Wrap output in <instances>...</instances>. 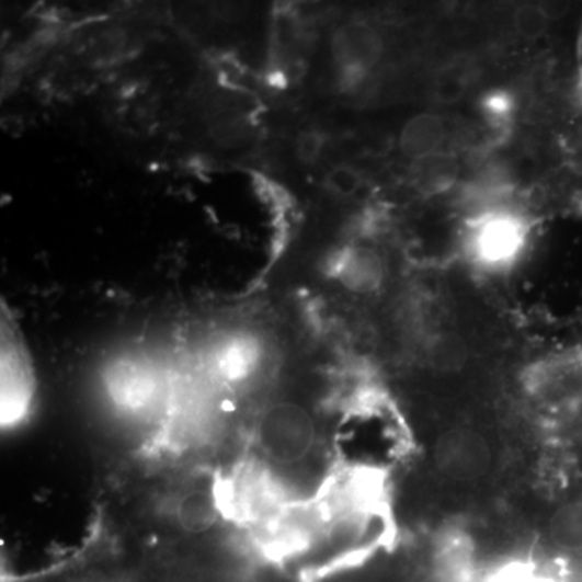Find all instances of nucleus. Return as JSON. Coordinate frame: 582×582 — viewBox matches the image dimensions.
I'll return each mask as SVG.
<instances>
[{"label":"nucleus","instance_id":"obj_1","mask_svg":"<svg viewBox=\"0 0 582 582\" xmlns=\"http://www.w3.org/2000/svg\"><path fill=\"white\" fill-rule=\"evenodd\" d=\"M258 445L269 461L295 466L308 459L318 442L315 418L301 404L278 401L258 422Z\"/></svg>","mask_w":582,"mask_h":582},{"label":"nucleus","instance_id":"obj_2","mask_svg":"<svg viewBox=\"0 0 582 582\" xmlns=\"http://www.w3.org/2000/svg\"><path fill=\"white\" fill-rule=\"evenodd\" d=\"M435 471L455 484L484 481L493 468V448L482 432L459 425L445 431L432 452Z\"/></svg>","mask_w":582,"mask_h":582},{"label":"nucleus","instance_id":"obj_3","mask_svg":"<svg viewBox=\"0 0 582 582\" xmlns=\"http://www.w3.org/2000/svg\"><path fill=\"white\" fill-rule=\"evenodd\" d=\"M105 393L115 410L128 418L158 413L169 398V380L151 363L128 361L111 370Z\"/></svg>","mask_w":582,"mask_h":582},{"label":"nucleus","instance_id":"obj_4","mask_svg":"<svg viewBox=\"0 0 582 582\" xmlns=\"http://www.w3.org/2000/svg\"><path fill=\"white\" fill-rule=\"evenodd\" d=\"M468 346L453 332H438L424 346V363L435 373L453 374L465 369Z\"/></svg>","mask_w":582,"mask_h":582},{"label":"nucleus","instance_id":"obj_5","mask_svg":"<svg viewBox=\"0 0 582 582\" xmlns=\"http://www.w3.org/2000/svg\"><path fill=\"white\" fill-rule=\"evenodd\" d=\"M176 520L190 533H204L219 517V500L209 490H190L176 503Z\"/></svg>","mask_w":582,"mask_h":582},{"label":"nucleus","instance_id":"obj_6","mask_svg":"<svg viewBox=\"0 0 582 582\" xmlns=\"http://www.w3.org/2000/svg\"><path fill=\"white\" fill-rule=\"evenodd\" d=\"M550 543L557 549L580 554L582 551V502H568L555 510L549 521Z\"/></svg>","mask_w":582,"mask_h":582},{"label":"nucleus","instance_id":"obj_7","mask_svg":"<svg viewBox=\"0 0 582 582\" xmlns=\"http://www.w3.org/2000/svg\"><path fill=\"white\" fill-rule=\"evenodd\" d=\"M442 141H444V124L441 118L422 115L404 129L401 145L408 155L425 159L434 156Z\"/></svg>","mask_w":582,"mask_h":582},{"label":"nucleus","instance_id":"obj_8","mask_svg":"<svg viewBox=\"0 0 582 582\" xmlns=\"http://www.w3.org/2000/svg\"><path fill=\"white\" fill-rule=\"evenodd\" d=\"M551 15L544 7H524L515 15V30L526 39H537L549 26Z\"/></svg>","mask_w":582,"mask_h":582},{"label":"nucleus","instance_id":"obj_9","mask_svg":"<svg viewBox=\"0 0 582 582\" xmlns=\"http://www.w3.org/2000/svg\"><path fill=\"white\" fill-rule=\"evenodd\" d=\"M330 182H332L333 189L342 194L355 192L357 189V183H360L357 182L356 173L349 169L335 170V172L332 173V179H330Z\"/></svg>","mask_w":582,"mask_h":582}]
</instances>
